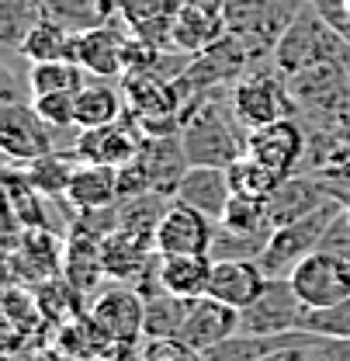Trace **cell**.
Masks as SVG:
<instances>
[{
	"instance_id": "obj_32",
	"label": "cell",
	"mask_w": 350,
	"mask_h": 361,
	"mask_svg": "<svg viewBox=\"0 0 350 361\" xmlns=\"http://www.w3.org/2000/svg\"><path fill=\"white\" fill-rule=\"evenodd\" d=\"M219 223L225 229H232V233H243V236H267L270 240V233H274V226L267 219V202L239 198V195L229 198V205H225Z\"/></svg>"
},
{
	"instance_id": "obj_20",
	"label": "cell",
	"mask_w": 350,
	"mask_h": 361,
	"mask_svg": "<svg viewBox=\"0 0 350 361\" xmlns=\"http://www.w3.org/2000/svg\"><path fill=\"white\" fill-rule=\"evenodd\" d=\"M101 243L97 236H90L84 229H70V240H66V257H63V278L70 285H77L84 295L97 292L104 285V254H101Z\"/></svg>"
},
{
	"instance_id": "obj_11",
	"label": "cell",
	"mask_w": 350,
	"mask_h": 361,
	"mask_svg": "<svg viewBox=\"0 0 350 361\" xmlns=\"http://www.w3.org/2000/svg\"><path fill=\"white\" fill-rule=\"evenodd\" d=\"M232 334H239V310L225 306V302L212 299V295H201V299H191L177 341L184 348L205 355V351L219 348L222 341H229Z\"/></svg>"
},
{
	"instance_id": "obj_4",
	"label": "cell",
	"mask_w": 350,
	"mask_h": 361,
	"mask_svg": "<svg viewBox=\"0 0 350 361\" xmlns=\"http://www.w3.org/2000/svg\"><path fill=\"white\" fill-rule=\"evenodd\" d=\"M306 302L295 295L288 278H270L261 299L239 313V334L270 337V334H292L306 330Z\"/></svg>"
},
{
	"instance_id": "obj_44",
	"label": "cell",
	"mask_w": 350,
	"mask_h": 361,
	"mask_svg": "<svg viewBox=\"0 0 350 361\" xmlns=\"http://www.w3.org/2000/svg\"><path fill=\"white\" fill-rule=\"evenodd\" d=\"M201 7V11H219L222 14V7H225V0H180V7Z\"/></svg>"
},
{
	"instance_id": "obj_27",
	"label": "cell",
	"mask_w": 350,
	"mask_h": 361,
	"mask_svg": "<svg viewBox=\"0 0 350 361\" xmlns=\"http://www.w3.org/2000/svg\"><path fill=\"white\" fill-rule=\"evenodd\" d=\"M142 299H146V323H142L146 341H177L191 299H177L170 292H149Z\"/></svg>"
},
{
	"instance_id": "obj_5",
	"label": "cell",
	"mask_w": 350,
	"mask_h": 361,
	"mask_svg": "<svg viewBox=\"0 0 350 361\" xmlns=\"http://www.w3.org/2000/svg\"><path fill=\"white\" fill-rule=\"evenodd\" d=\"M295 295L306 310H326L350 299V264L330 250H312L299 268L288 274Z\"/></svg>"
},
{
	"instance_id": "obj_35",
	"label": "cell",
	"mask_w": 350,
	"mask_h": 361,
	"mask_svg": "<svg viewBox=\"0 0 350 361\" xmlns=\"http://www.w3.org/2000/svg\"><path fill=\"white\" fill-rule=\"evenodd\" d=\"M180 11V0H118V21L135 32L142 25H153V21H167Z\"/></svg>"
},
{
	"instance_id": "obj_3",
	"label": "cell",
	"mask_w": 350,
	"mask_h": 361,
	"mask_svg": "<svg viewBox=\"0 0 350 361\" xmlns=\"http://www.w3.org/2000/svg\"><path fill=\"white\" fill-rule=\"evenodd\" d=\"M344 209H347V205H344L340 198H330V202L319 205L315 212H308V216H302V219H295V223H288V226H277V229L270 233L267 247H263L261 261H257L261 271L267 278H288L312 250H319L326 229L333 226V219H337Z\"/></svg>"
},
{
	"instance_id": "obj_28",
	"label": "cell",
	"mask_w": 350,
	"mask_h": 361,
	"mask_svg": "<svg viewBox=\"0 0 350 361\" xmlns=\"http://www.w3.org/2000/svg\"><path fill=\"white\" fill-rule=\"evenodd\" d=\"M35 299H39V310H42L45 323H56V326H66L73 319H80V306H84V292L77 285H70L66 278H49L42 285H35Z\"/></svg>"
},
{
	"instance_id": "obj_1",
	"label": "cell",
	"mask_w": 350,
	"mask_h": 361,
	"mask_svg": "<svg viewBox=\"0 0 350 361\" xmlns=\"http://www.w3.org/2000/svg\"><path fill=\"white\" fill-rule=\"evenodd\" d=\"M236 122L239 118L225 111V104H222V97L215 90L194 97L180 115V139H184L191 167L194 164L229 167L232 160H239L243 146H246V133H236Z\"/></svg>"
},
{
	"instance_id": "obj_9",
	"label": "cell",
	"mask_w": 350,
	"mask_h": 361,
	"mask_svg": "<svg viewBox=\"0 0 350 361\" xmlns=\"http://www.w3.org/2000/svg\"><path fill=\"white\" fill-rule=\"evenodd\" d=\"M308 139L306 133L299 129V122L292 118H281V122H270V126H261V129H250L246 133V146L243 153L267 164L274 174L281 178H292L299 174V164L306 160Z\"/></svg>"
},
{
	"instance_id": "obj_24",
	"label": "cell",
	"mask_w": 350,
	"mask_h": 361,
	"mask_svg": "<svg viewBox=\"0 0 350 361\" xmlns=\"http://www.w3.org/2000/svg\"><path fill=\"white\" fill-rule=\"evenodd\" d=\"M77 153L70 149V153H63V149H52V153H45L39 160H28L25 164V178L28 184L45 195V198H66V191H70V180L77 174Z\"/></svg>"
},
{
	"instance_id": "obj_36",
	"label": "cell",
	"mask_w": 350,
	"mask_h": 361,
	"mask_svg": "<svg viewBox=\"0 0 350 361\" xmlns=\"http://www.w3.org/2000/svg\"><path fill=\"white\" fill-rule=\"evenodd\" d=\"M306 330L319 337H333V341H350V299L340 306H326V310H308Z\"/></svg>"
},
{
	"instance_id": "obj_42",
	"label": "cell",
	"mask_w": 350,
	"mask_h": 361,
	"mask_svg": "<svg viewBox=\"0 0 350 361\" xmlns=\"http://www.w3.org/2000/svg\"><path fill=\"white\" fill-rule=\"evenodd\" d=\"M308 361H350V341H333V337H315L306 348Z\"/></svg>"
},
{
	"instance_id": "obj_39",
	"label": "cell",
	"mask_w": 350,
	"mask_h": 361,
	"mask_svg": "<svg viewBox=\"0 0 350 361\" xmlns=\"http://www.w3.org/2000/svg\"><path fill=\"white\" fill-rule=\"evenodd\" d=\"M139 361H201V355L184 348L180 341H142Z\"/></svg>"
},
{
	"instance_id": "obj_19",
	"label": "cell",
	"mask_w": 350,
	"mask_h": 361,
	"mask_svg": "<svg viewBox=\"0 0 350 361\" xmlns=\"http://www.w3.org/2000/svg\"><path fill=\"white\" fill-rule=\"evenodd\" d=\"M212 257L208 254H156V285L177 299H201L208 295Z\"/></svg>"
},
{
	"instance_id": "obj_40",
	"label": "cell",
	"mask_w": 350,
	"mask_h": 361,
	"mask_svg": "<svg viewBox=\"0 0 350 361\" xmlns=\"http://www.w3.org/2000/svg\"><path fill=\"white\" fill-rule=\"evenodd\" d=\"M319 14H323V21L337 32V39H344L350 45V4L347 0H315L312 4Z\"/></svg>"
},
{
	"instance_id": "obj_34",
	"label": "cell",
	"mask_w": 350,
	"mask_h": 361,
	"mask_svg": "<svg viewBox=\"0 0 350 361\" xmlns=\"http://www.w3.org/2000/svg\"><path fill=\"white\" fill-rule=\"evenodd\" d=\"M263 247H267V236H243V233H232L222 223H215L208 257L212 261H261Z\"/></svg>"
},
{
	"instance_id": "obj_46",
	"label": "cell",
	"mask_w": 350,
	"mask_h": 361,
	"mask_svg": "<svg viewBox=\"0 0 350 361\" xmlns=\"http://www.w3.org/2000/svg\"><path fill=\"white\" fill-rule=\"evenodd\" d=\"M347 216H350V205H347Z\"/></svg>"
},
{
	"instance_id": "obj_41",
	"label": "cell",
	"mask_w": 350,
	"mask_h": 361,
	"mask_svg": "<svg viewBox=\"0 0 350 361\" xmlns=\"http://www.w3.org/2000/svg\"><path fill=\"white\" fill-rule=\"evenodd\" d=\"M319 250H330V254H337L340 261H347L350 264V216H347V209H344V212L333 219V226L326 229Z\"/></svg>"
},
{
	"instance_id": "obj_26",
	"label": "cell",
	"mask_w": 350,
	"mask_h": 361,
	"mask_svg": "<svg viewBox=\"0 0 350 361\" xmlns=\"http://www.w3.org/2000/svg\"><path fill=\"white\" fill-rule=\"evenodd\" d=\"M39 7L45 18H56L73 32L101 28L111 21V14H118V0H39Z\"/></svg>"
},
{
	"instance_id": "obj_18",
	"label": "cell",
	"mask_w": 350,
	"mask_h": 361,
	"mask_svg": "<svg viewBox=\"0 0 350 361\" xmlns=\"http://www.w3.org/2000/svg\"><path fill=\"white\" fill-rule=\"evenodd\" d=\"M139 160H142V167H146V171H149V178H153V191L170 195V198H174V188L180 184V178H184V174H187V167H191L180 133L142 135Z\"/></svg>"
},
{
	"instance_id": "obj_37",
	"label": "cell",
	"mask_w": 350,
	"mask_h": 361,
	"mask_svg": "<svg viewBox=\"0 0 350 361\" xmlns=\"http://www.w3.org/2000/svg\"><path fill=\"white\" fill-rule=\"evenodd\" d=\"M32 104L56 133L77 126V94H42V97H32Z\"/></svg>"
},
{
	"instance_id": "obj_21",
	"label": "cell",
	"mask_w": 350,
	"mask_h": 361,
	"mask_svg": "<svg viewBox=\"0 0 350 361\" xmlns=\"http://www.w3.org/2000/svg\"><path fill=\"white\" fill-rule=\"evenodd\" d=\"M66 202L77 212H90V209H111L118 205V171L115 167H101V164H77V174L70 180Z\"/></svg>"
},
{
	"instance_id": "obj_25",
	"label": "cell",
	"mask_w": 350,
	"mask_h": 361,
	"mask_svg": "<svg viewBox=\"0 0 350 361\" xmlns=\"http://www.w3.org/2000/svg\"><path fill=\"white\" fill-rule=\"evenodd\" d=\"M125 94L108 84H84L77 90V129H97L125 118Z\"/></svg>"
},
{
	"instance_id": "obj_17",
	"label": "cell",
	"mask_w": 350,
	"mask_h": 361,
	"mask_svg": "<svg viewBox=\"0 0 350 361\" xmlns=\"http://www.w3.org/2000/svg\"><path fill=\"white\" fill-rule=\"evenodd\" d=\"M101 254H104V274L111 281H118V285H139L142 274L153 268V261H156L153 240L125 233V229H115L101 243Z\"/></svg>"
},
{
	"instance_id": "obj_31",
	"label": "cell",
	"mask_w": 350,
	"mask_h": 361,
	"mask_svg": "<svg viewBox=\"0 0 350 361\" xmlns=\"http://www.w3.org/2000/svg\"><path fill=\"white\" fill-rule=\"evenodd\" d=\"M4 191H7V216H14L21 229H28V226H45V195H39L25 174H18V171H7L4 174Z\"/></svg>"
},
{
	"instance_id": "obj_2",
	"label": "cell",
	"mask_w": 350,
	"mask_h": 361,
	"mask_svg": "<svg viewBox=\"0 0 350 361\" xmlns=\"http://www.w3.org/2000/svg\"><path fill=\"white\" fill-rule=\"evenodd\" d=\"M350 45L344 39H337V32L323 21V14L306 4L299 14H295V21L288 25V32L281 35V42L274 49V70H277V77H295V73H302L308 66H319V63H326V59H344L347 56Z\"/></svg>"
},
{
	"instance_id": "obj_38",
	"label": "cell",
	"mask_w": 350,
	"mask_h": 361,
	"mask_svg": "<svg viewBox=\"0 0 350 361\" xmlns=\"http://www.w3.org/2000/svg\"><path fill=\"white\" fill-rule=\"evenodd\" d=\"M153 191V178H149V171L142 167V160L135 157L132 164L125 167H118V198L125 202V198H139V195H149Z\"/></svg>"
},
{
	"instance_id": "obj_7",
	"label": "cell",
	"mask_w": 350,
	"mask_h": 361,
	"mask_svg": "<svg viewBox=\"0 0 350 361\" xmlns=\"http://www.w3.org/2000/svg\"><path fill=\"white\" fill-rule=\"evenodd\" d=\"M90 319L115 341V348H139L146 341V299L135 285H111L90 302Z\"/></svg>"
},
{
	"instance_id": "obj_10",
	"label": "cell",
	"mask_w": 350,
	"mask_h": 361,
	"mask_svg": "<svg viewBox=\"0 0 350 361\" xmlns=\"http://www.w3.org/2000/svg\"><path fill=\"white\" fill-rule=\"evenodd\" d=\"M139 146H142V129L139 122L125 111L122 122H111V126H97V129H80L77 142H73V153L77 160L84 164H101V167H125L139 157Z\"/></svg>"
},
{
	"instance_id": "obj_15",
	"label": "cell",
	"mask_w": 350,
	"mask_h": 361,
	"mask_svg": "<svg viewBox=\"0 0 350 361\" xmlns=\"http://www.w3.org/2000/svg\"><path fill=\"white\" fill-rule=\"evenodd\" d=\"M229 198H232V188H229L225 167H201V164H194V167H187V174L174 188V202L201 212V216H208L212 223L222 219Z\"/></svg>"
},
{
	"instance_id": "obj_30",
	"label": "cell",
	"mask_w": 350,
	"mask_h": 361,
	"mask_svg": "<svg viewBox=\"0 0 350 361\" xmlns=\"http://www.w3.org/2000/svg\"><path fill=\"white\" fill-rule=\"evenodd\" d=\"M225 174H229V188H232V195H239V198H254V202H267L274 191H277V184H281V174H274L267 164L261 160H254V157H239V160H232L229 167H225Z\"/></svg>"
},
{
	"instance_id": "obj_12",
	"label": "cell",
	"mask_w": 350,
	"mask_h": 361,
	"mask_svg": "<svg viewBox=\"0 0 350 361\" xmlns=\"http://www.w3.org/2000/svg\"><path fill=\"white\" fill-rule=\"evenodd\" d=\"M132 32L122 28H111L101 25V28H87V32H77L73 39V63L84 66V73L97 77V80H115V77H125V45H129Z\"/></svg>"
},
{
	"instance_id": "obj_23",
	"label": "cell",
	"mask_w": 350,
	"mask_h": 361,
	"mask_svg": "<svg viewBox=\"0 0 350 361\" xmlns=\"http://www.w3.org/2000/svg\"><path fill=\"white\" fill-rule=\"evenodd\" d=\"M73 39H77V32L73 28H66V25H59L56 18H39L28 32H25V39L18 45V52L28 59V63H52V59H73Z\"/></svg>"
},
{
	"instance_id": "obj_13",
	"label": "cell",
	"mask_w": 350,
	"mask_h": 361,
	"mask_svg": "<svg viewBox=\"0 0 350 361\" xmlns=\"http://www.w3.org/2000/svg\"><path fill=\"white\" fill-rule=\"evenodd\" d=\"M212 233H215V223L208 216H201V212H194L180 202H170L160 226H156L153 247L163 257H170V254H208Z\"/></svg>"
},
{
	"instance_id": "obj_6",
	"label": "cell",
	"mask_w": 350,
	"mask_h": 361,
	"mask_svg": "<svg viewBox=\"0 0 350 361\" xmlns=\"http://www.w3.org/2000/svg\"><path fill=\"white\" fill-rule=\"evenodd\" d=\"M292 104L295 101H292V94L285 87V77H270V73L243 77L229 90V108H232V115L239 118V126L246 133L288 118Z\"/></svg>"
},
{
	"instance_id": "obj_8",
	"label": "cell",
	"mask_w": 350,
	"mask_h": 361,
	"mask_svg": "<svg viewBox=\"0 0 350 361\" xmlns=\"http://www.w3.org/2000/svg\"><path fill=\"white\" fill-rule=\"evenodd\" d=\"M52 135L56 129L35 111V104L28 101H7L0 108V149L7 160L14 164H28L39 160L45 153H52Z\"/></svg>"
},
{
	"instance_id": "obj_16",
	"label": "cell",
	"mask_w": 350,
	"mask_h": 361,
	"mask_svg": "<svg viewBox=\"0 0 350 361\" xmlns=\"http://www.w3.org/2000/svg\"><path fill=\"white\" fill-rule=\"evenodd\" d=\"M333 195L315 174H292L277 184V191L267 198V219L270 226H288L295 219H302L308 212H315L319 205H326Z\"/></svg>"
},
{
	"instance_id": "obj_14",
	"label": "cell",
	"mask_w": 350,
	"mask_h": 361,
	"mask_svg": "<svg viewBox=\"0 0 350 361\" xmlns=\"http://www.w3.org/2000/svg\"><path fill=\"white\" fill-rule=\"evenodd\" d=\"M267 274L257 261H212V278H208V295L219 299L232 310H246L261 299L267 288Z\"/></svg>"
},
{
	"instance_id": "obj_22",
	"label": "cell",
	"mask_w": 350,
	"mask_h": 361,
	"mask_svg": "<svg viewBox=\"0 0 350 361\" xmlns=\"http://www.w3.org/2000/svg\"><path fill=\"white\" fill-rule=\"evenodd\" d=\"M225 32V18L219 11H201V7H180L174 14V49L187 56H201L212 45H219Z\"/></svg>"
},
{
	"instance_id": "obj_33",
	"label": "cell",
	"mask_w": 350,
	"mask_h": 361,
	"mask_svg": "<svg viewBox=\"0 0 350 361\" xmlns=\"http://www.w3.org/2000/svg\"><path fill=\"white\" fill-rule=\"evenodd\" d=\"M4 316H7V326L14 334H21V337L35 334L45 323L42 310H39V299H35V292H28V285L25 288L21 285H7V292H4Z\"/></svg>"
},
{
	"instance_id": "obj_29",
	"label": "cell",
	"mask_w": 350,
	"mask_h": 361,
	"mask_svg": "<svg viewBox=\"0 0 350 361\" xmlns=\"http://www.w3.org/2000/svg\"><path fill=\"white\" fill-rule=\"evenodd\" d=\"M28 94L42 97V94H77L84 87V66L73 59H52V63H32L28 77Z\"/></svg>"
},
{
	"instance_id": "obj_43",
	"label": "cell",
	"mask_w": 350,
	"mask_h": 361,
	"mask_svg": "<svg viewBox=\"0 0 350 361\" xmlns=\"http://www.w3.org/2000/svg\"><path fill=\"white\" fill-rule=\"evenodd\" d=\"M315 337H319V334H315ZM306 348H308V344H288V348H277V351L263 355L261 361H308L306 358Z\"/></svg>"
},
{
	"instance_id": "obj_45",
	"label": "cell",
	"mask_w": 350,
	"mask_h": 361,
	"mask_svg": "<svg viewBox=\"0 0 350 361\" xmlns=\"http://www.w3.org/2000/svg\"><path fill=\"white\" fill-rule=\"evenodd\" d=\"M306 4H315V0H306Z\"/></svg>"
}]
</instances>
